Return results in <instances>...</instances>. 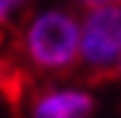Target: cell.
Wrapping results in <instances>:
<instances>
[{
  "label": "cell",
  "mask_w": 121,
  "mask_h": 118,
  "mask_svg": "<svg viewBox=\"0 0 121 118\" xmlns=\"http://www.w3.org/2000/svg\"><path fill=\"white\" fill-rule=\"evenodd\" d=\"M20 61L46 78H66L78 69L81 23L69 9H40L29 14L17 32Z\"/></svg>",
  "instance_id": "cell-1"
},
{
  "label": "cell",
  "mask_w": 121,
  "mask_h": 118,
  "mask_svg": "<svg viewBox=\"0 0 121 118\" xmlns=\"http://www.w3.org/2000/svg\"><path fill=\"white\" fill-rule=\"evenodd\" d=\"M121 55V3L95 6L81 20L78 72L86 84H107L115 78Z\"/></svg>",
  "instance_id": "cell-2"
},
{
  "label": "cell",
  "mask_w": 121,
  "mask_h": 118,
  "mask_svg": "<svg viewBox=\"0 0 121 118\" xmlns=\"http://www.w3.org/2000/svg\"><path fill=\"white\" fill-rule=\"evenodd\" d=\"M95 98L81 86H32L26 98L29 118H92Z\"/></svg>",
  "instance_id": "cell-3"
},
{
  "label": "cell",
  "mask_w": 121,
  "mask_h": 118,
  "mask_svg": "<svg viewBox=\"0 0 121 118\" xmlns=\"http://www.w3.org/2000/svg\"><path fill=\"white\" fill-rule=\"evenodd\" d=\"M35 86L32 69L17 58H6L0 55V98L9 107V112L14 118H23L26 112V98Z\"/></svg>",
  "instance_id": "cell-4"
},
{
  "label": "cell",
  "mask_w": 121,
  "mask_h": 118,
  "mask_svg": "<svg viewBox=\"0 0 121 118\" xmlns=\"http://www.w3.org/2000/svg\"><path fill=\"white\" fill-rule=\"evenodd\" d=\"M29 6V0H0V26H12L14 17Z\"/></svg>",
  "instance_id": "cell-5"
},
{
  "label": "cell",
  "mask_w": 121,
  "mask_h": 118,
  "mask_svg": "<svg viewBox=\"0 0 121 118\" xmlns=\"http://www.w3.org/2000/svg\"><path fill=\"white\" fill-rule=\"evenodd\" d=\"M78 6H86V9H95V6H107V3H121V0H72Z\"/></svg>",
  "instance_id": "cell-6"
},
{
  "label": "cell",
  "mask_w": 121,
  "mask_h": 118,
  "mask_svg": "<svg viewBox=\"0 0 121 118\" xmlns=\"http://www.w3.org/2000/svg\"><path fill=\"white\" fill-rule=\"evenodd\" d=\"M115 78H121V55H118V63H115Z\"/></svg>",
  "instance_id": "cell-7"
},
{
  "label": "cell",
  "mask_w": 121,
  "mask_h": 118,
  "mask_svg": "<svg viewBox=\"0 0 121 118\" xmlns=\"http://www.w3.org/2000/svg\"><path fill=\"white\" fill-rule=\"evenodd\" d=\"M0 40H3V35H0Z\"/></svg>",
  "instance_id": "cell-8"
}]
</instances>
